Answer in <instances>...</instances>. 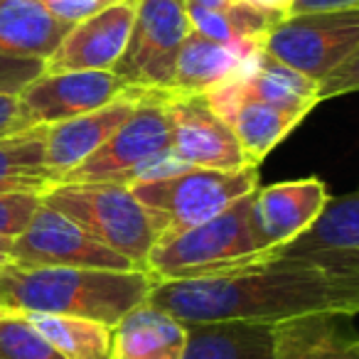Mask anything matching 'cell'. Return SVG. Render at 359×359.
I'll use <instances>...</instances> for the list:
<instances>
[{
	"mask_svg": "<svg viewBox=\"0 0 359 359\" xmlns=\"http://www.w3.org/2000/svg\"><path fill=\"white\" fill-rule=\"evenodd\" d=\"M190 32L185 0H138L128 45L114 72L128 86L170 91L177 55Z\"/></svg>",
	"mask_w": 359,
	"mask_h": 359,
	"instance_id": "7",
	"label": "cell"
},
{
	"mask_svg": "<svg viewBox=\"0 0 359 359\" xmlns=\"http://www.w3.org/2000/svg\"><path fill=\"white\" fill-rule=\"evenodd\" d=\"M128 89L116 72H42L18 96L27 128H35L96 111Z\"/></svg>",
	"mask_w": 359,
	"mask_h": 359,
	"instance_id": "10",
	"label": "cell"
},
{
	"mask_svg": "<svg viewBox=\"0 0 359 359\" xmlns=\"http://www.w3.org/2000/svg\"><path fill=\"white\" fill-rule=\"evenodd\" d=\"M224 84L239 96L266 101V104L280 106V109L303 111V114H310L320 104L318 81L308 79L293 67L278 62L264 47L251 52L239 74L231 76Z\"/></svg>",
	"mask_w": 359,
	"mask_h": 359,
	"instance_id": "18",
	"label": "cell"
},
{
	"mask_svg": "<svg viewBox=\"0 0 359 359\" xmlns=\"http://www.w3.org/2000/svg\"><path fill=\"white\" fill-rule=\"evenodd\" d=\"M0 315H3V308H0Z\"/></svg>",
	"mask_w": 359,
	"mask_h": 359,
	"instance_id": "36",
	"label": "cell"
},
{
	"mask_svg": "<svg viewBox=\"0 0 359 359\" xmlns=\"http://www.w3.org/2000/svg\"><path fill=\"white\" fill-rule=\"evenodd\" d=\"M160 280L145 269L20 266L0 269V308L11 313H55L99 320L116 327L148 300Z\"/></svg>",
	"mask_w": 359,
	"mask_h": 359,
	"instance_id": "2",
	"label": "cell"
},
{
	"mask_svg": "<svg viewBox=\"0 0 359 359\" xmlns=\"http://www.w3.org/2000/svg\"><path fill=\"white\" fill-rule=\"evenodd\" d=\"M249 55L251 52L219 45L192 30L177 55L170 91L172 94H207L215 86L239 74Z\"/></svg>",
	"mask_w": 359,
	"mask_h": 359,
	"instance_id": "22",
	"label": "cell"
},
{
	"mask_svg": "<svg viewBox=\"0 0 359 359\" xmlns=\"http://www.w3.org/2000/svg\"><path fill=\"white\" fill-rule=\"evenodd\" d=\"M0 359H65L22 313L0 315Z\"/></svg>",
	"mask_w": 359,
	"mask_h": 359,
	"instance_id": "26",
	"label": "cell"
},
{
	"mask_svg": "<svg viewBox=\"0 0 359 359\" xmlns=\"http://www.w3.org/2000/svg\"><path fill=\"white\" fill-rule=\"evenodd\" d=\"M239 3H249V6H256V8H264V11H273V13H283L290 8L293 0H239Z\"/></svg>",
	"mask_w": 359,
	"mask_h": 359,
	"instance_id": "33",
	"label": "cell"
},
{
	"mask_svg": "<svg viewBox=\"0 0 359 359\" xmlns=\"http://www.w3.org/2000/svg\"><path fill=\"white\" fill-rule=\"evenodd\" d=\"M187 323L145 300L114 327V359H182Z\"/></svg>",
	"mask_w": 359,
	"mask_h": 359,
	"instance_id": "19",
	"label": "cell"
},
{
	"mask_svg": "<svg viewBox=\"0 0 359 359\" xmlns=\"http://www.w3.org/2000/svg\"><path fill=\"white\" fill-rule=\"evenodd\" d=\"M145 91L148 89L130 86L118 99L101 106V109L47 126V168L55 175L57 182H62L65 175L79 168L89 155H94L123 126V121L133 114Z\"/></svg>",
	"mask_w": 359,
	"mask_h": 359,
	"instance_id": "15",
	"label": "cell"
},
{
	"mask_svg": "<svg viewBox=\"0 0 359 359\" xmlns=\"http://www.w3.org/2000/svg\"><path fill=\"white\" fill-rule=\"evenodd\" d=\"M359 91V47L337 67L334 72H330L323 81L318 84V99L327 101L334 96L354 94Z\"/></svg>",
	"mask_w": 359,
	"mask_h": 359,
	"instance_id": "29",
	"label": "cell"
},
{
	"mask_svg": "<svg viewBox=\"0 0 359 359\" xmlns=\"http://www.w3.org/2000/svg\"><path fill=\"white\" fill-rule=\"evenodd\" d=\"M187 15H190L192 30L197 35L226 47L254 52L261 47L271 27L283 18V13L264 11V8L249 6V3H231L219 11L187 6Z\"/></svg>",
	"mask_w": 359,
	"mask_h": 359,
	"instance_id": "23",
	"label": "cell"
},
{
	"mask_svg": "<svg viewBox=\"0 0 359 359\" xmlns=\"http://www.w3.org/2000/svg\"><path fill=\"white\" fill-rule=\"evenodd\" d=\"M138 0H118L114 6L74 22L45 72H114L126 52Z\"/></svg>",
	"mask_w": 359,
	"mask_h": 359,
	"instance_id": "14",
	"label": "cell"
},
{
	"mask_svg": "<svg viewBox=\"0 0 359 359\" xmlns=\"http://www.w3.org/2000/svg\"><path fill=\"white\" fill-rule=\"evenodd\" d=\"M205 99L231 126L241 150H244L246 163L254 165V168H259L271 155V150L280 140L288 138L290 130L308 116L303 111L280 109V106L266 104V101L239 96L226 84H219L212 91H207Z\"/></svg>",
	"mask_w": 359,
	"mask_h": 359,
	"instance_id": "16",
	"label": "cell"
},
{
	"mask_svg": "<svg viewBox=\"0 0 359 359\" xmlns=\"http://www.w3.org/2000/svg\"><path fill=\"white\" fill-rule=\"evenodd\" d=\"M37 3H42L55 18L74 25V22H79V20H84V18L94 15V13L104 11V8L114 6L118 0H37Z\"/></svg>",
	"mask_w": 359,
	"mask_h": 359,
	"instance_id": "30",
	"label": "cell"
},
{
	"mask_svg": "<svg viewBox=\"0 0 359 359\" xmlns=\"http://www.w3.org/2000/svg\"><path fill=\"white\" fill-rule=\"evenodd\" d=\"M187 6H200V8H210V11H219V8H226L231 3H239V0H185Z\"/></svg>",
	"mask_w": 359,
	"mask_h": 359,
	"instance_id": "34",
	"label": "cell"
},
{
	"mask_svg": "<svg viewBox=\"0 0 359 359\" xmlns=\"http://www.w3.org/2000/svg\"><path fill=\"white\" fill-rule=\"evenodd\" d=\"M327 200V187L320 177L256 187L251 195V229L261 254H269L303 234L320 217Z\"/></svg>",
	"mask_w": 359,
	"mask_h": 359,
	"instance_id": "12",
	"label": "cell"
},
{
	"mask_svg": "<svg viewBox=\"0 0 359 359\" xmlns=\"http://www.w3.org/2000/svg\"><path fill=\"white\" fill-rule=\"evenodd\" d=\"M42 72H45V62L42 60H22V57L0 55V94H20Z\"/></svg>",
	"mask_w": 359,
	"mask_h": 359,
	"instance_id": "28",
	"label": "cell"
},
{
	"mask_svg": "<svg viewBox=\"0 0 359 359\" xmlns=\"http://www.w3.org/2000/svg\"><path fill=\"white\" fill-rule=\"evenodd\" d=\"M352 315H308L273 325V359H359Z\"/></svg>",
	"mask_w": 359,
	"mask_h": 359,
	"instance_id": "17",
	"label": "cell"
},
{
	"mask_svg": "<svg viewBox=\"0 0 359 359\" xmlns=\"http://www.w3.org/2000/svg\"><path fill=\"white\" fill-rule=\"evenodd\" d=\"M8 264H13V239L0 236V269Z\"/></svg>",
	"mask_w": 359,
	"mask_h": 359,
	"instance_id": "35",
	"label": "cell"
},
{
	"mask_svg": "<svg viewBox=\"0 0 359 359\" xmlns=\"http://www.w3.org/2000/svg\"><path fill=\"white\" fill-rule=\"evenodd\" d=\"M182 359H273V325L249 320L187 323Z\"/></svg>",
	"mask_w": 359,
	"mask_h": 359,
	"instance_id": "21",
	"label": "cell"
},
{
	"mask_svg": "<svg viewBox=\"0 0 359 359\" xmlns=\"http://www.w3.org/2000/svg\"><path fill=\"white\" fill-rule=\"evenodd\" d=\"M40 205L42 195L35 192H0V236H20Z\"/></svg>",
	"mask_w": 359,
	"mask_h": 359,
	"instance_id": "27",
	"label": "cell"
},
{
	"mask_svg": "<svg viewBox=\"0 0 359 359\" xmlns=\"http://www.w3.org/2000/svg\"><path fill=\"white\" fill-rule=\"evenodd\" d=\"M47 126L25 128L0 140V192L45 195L57 185L47 168Z\"/></svg>",
	"mask_w": 359,
	"mask_h": 359,
	"instance_id": "24",
	"label": "cell"
},
{
	"mask_svg": "<svg viewBox=\"0 0 359 359\" xmlns=\"http://www.w3.org/2000/svg\"><path fill=\"white\" fill-rule=\"evenodd\" d=\"M251 195L202 224L160 234L145 269L158 280H180L234 269L261 256L251 229Z\"/></svg>",
	"mask_w": 359,
	"mask_h": 359,
	"instance_id": "4",
	"label": "cell"
},
{
	"mask_svg": "<svg viewBox=\"0 0 359 359\" xmlns=\"http://www.w3.org/2000/svg\"><path fill=\"white\" fill-rule=\"evenodd\" d=\"M269 254L359 278V192L330 197L320 217L303 234Z\"/></svg>",
	"mask_w": 359,
	"mask_h": 359,
	"instance_id": "13",
	"label": "cell"
},
{
	"mask_svg": "<svg viewBox=\"0 0 359 359\" xmlns=\"http://www.w3.org/2000/svg\"><path fill=\"white\" fill-rule=\"evenodd\" d=\"M172 126L168 114V91L148 89L133 114L118 130L84 160L62 182H114L126 185L130 170L170 150Z\"/></svg>",
	"mask_w": 359,
	"mask_h": 359,
	"instance_id": "8",
	"label": "cell"
},
{
	"mask_svg": "<svg viewBox=\"0 0 359 359\" xmlns=\"http://www.w3.org/2000/svg\"><path fill=\"white\" fill-rule=\"evenodd\" d=\"M339 8H359V0H293L285 15H298V13H315V11H339Z\"/></svg>",
	"mask_w": 359,
	"mask_h": 359,
	"instance_id": "32",
	"label": "cell"
},
{
	"mask_svg": "<svg viewBox=\"0 0 359 359\" xmlns=\"http://www.w3.org/2000/svg\"><path fill=\"white\" fill-rule=\"evenodd\" d=\"M42 202L72 217L81 229L138 269H145L150 249L163 234L160 219L140 205L128 185L57 182L42 195Z\"/></svg>",
	"mask_w": 359,
	"mask_h": 359,
	"instance_id": "3",
	"label": "cell"
},
{
	"mask_svg": "<svg viewBox=\"0 0 359 359\" xmlns=\"http://www.w3.org/2000/svg\"><path fill=\"white\" fill-rule=\"evenodd\" d=\"M148 303L182 323H288L308 315H359V278L298 259L261 254L210 276L160 280Z\"/></svg>",
	"mask_w": 359,
	"mask_h": 359,
	"instance_id": "1",
	"label": "cell"
},
{
	"mask_svg": "<svg viewBox=\"0 0 359 359\" xmlns=\"http://www.w3.org/2000/svg\"><path fill=\"white\" fill-rule=\"evenodd\" d=\"M168 114L172 126L170 150L180 160L192 168H249L231 126L212 109L205 94L168 91Z\"/></svg>",
	"mask_w": 359,
	"mask_h": 359,
	"instance_id": "11",
	"label": "cell"
},
{
	"mask_svg": "<svg viewBox=\"0 0 359 359\" xmlns=\"http://www.w3.org/2000/svg\"><path fill=\"white\" fill-rule=\"evenodd\" d=\"M65 359H114V327L99 320L55 313H22Z\"/></svg>",
	"mask_w": 359,
	"mask_h": 359,
	"instance_id": "25",
	"label": "cell"
},
{
	"mask_svg": "<svg viewBox=\"0 0 359 359\" xmlns=\"http://www.w3.org/2000/svg\"><path fill=\"white\" fill-rule=\"evenodd\" d=\"M25 116H22L20 96L18 94H0V140L25 130Z\"/></svg>",
	"mask_w": 359,
	"mask_h": 359,
	"instance_id": "31",
	"label": "cell"
},
{
	"mask_svg": "<svg viewBox=\"0 0 359 359\" xmlns=\"http://www.w3.org/2000/svg\"><path fill=\"white\" fill-rule=\"evenodd\" d=\"M13 264L20 266H84V269H138L126 256L81 229L72 217L42 202L27 229L13 239Z\"/></svg>",
	"mask_w": 359,
	"mask_h": 359,
	"instance_id": "9",
	"label": "cell"
},
{
	"mask_svg": "<svg viewBox=\"0 0 359 359\" xmlns=\"http://www.w3.org/2000/svg\"><path fill=\"white\" fill-rule=\"evenodd\" d=\"M261 47L320 84L359 47V8L283 15Z\"/></svg>",
	"mask_w": 359,
	"mask_h": 359,
	"instance_id": "6",
	"label": "cell"
},
{
	"mask_svg": "<svg viewBox=\"0 0 359 359\" xmlns=\"http://www.w3.org/2000/svg\"><path fill=\"white\" fill-rule=\"evenodd\" d=\"M259 187V168H187L172 177L130 185L138 202L150 210L168 231L190 229L229 210L236 200Z\"/></svg>",
	"mask_w": 359,
	"mask_h": 359,
	"instance_id": "5",
	"label": "cell"
},
{
	"mask_svg": "<svg viewBox=\"0 0 359 359\" xmlns=\"http://www.w3.org/2000/svg\"><path fill=\"white\" fill-rule=\"evenodd\" d=\"M69 27L37 0H0V55L47 62Z\"/></svg>",
	"mask_w": 359,
	"mask_h": 359,
	"instance_id": "20",
	"label": "cell"
}]
</instances>
